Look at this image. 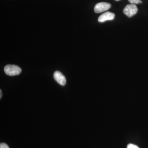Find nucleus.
<instances>
[{
    "label": "nucleus",
    "instance_id": "f257e3e1",
    "mask_svg": "<svg viewBox=\"0 0 148 148\" xmlns=\"http://www.w3.org/2000/svg\"><path fill=\"white\" fill-rule=\"evenodd\" d=\"M4 71L9 76H15L21 73V69L16 65H7L5 67Z\"/></svg>",
    "mask_w": 148,
    "mask_h": 148
},
{
    "label": "nucleus",
    "instance_id": "f03ea898",
    "mask_svg": "<svg viewBox=\"0 0 148 148\" xmlns=\"http://www.w3.org/2000/svg\"><path fill=\"white\" fill-rule=\"evenodd\" d=\"M138 11V9L135 4H130L127 5L123 9V12L128 17H131L135 15Z\"/></svg>",
    "mask_w": 148,
    "mask_h": 148
},
{
    "label": "nucleus",
    "instance_id": "423d86ee",
    "mask_svg": "<svg viewBox=\"0 0 148 148\" xmlns=\"http://www.w3.org/2000/svg\"><path fill=\"white\" fill-rule=\"evenodd\" d=\"M130 3H131V4H135L141 3L142 1L140 0H128Z\"/></svg>",
    "mask_w": 148,
    "mask_h": 148
},
{
    "label": "nucleus",
    "instance_id": "20e7f679",
    "mask_svg": "<svg viewBox=\"0 0 148 148\" xmlns=\"http://www.w3.org/2000/svg\"><path fill=\"white\" fill-rule=\"evenodd\" d=\"M53 78L56 81V82L62 86H64L66 84V77L61 72L58 71H56L53 74Z\"/></svg>",
    "mask_w": 148,
    "mask_h": 148
},
{
    "label": "nucleus",
    "instance_id": "39448f33",
    "mask_svg": "<svg viewBox=\"0 0 148 148\" xmlns=\"http://www.w3.org/2000/svg\"><path fill=\"white\" fill-rule=\"evenodd\" d=\"M114 17V14L110 12H108L101 14L98 18V21L100 22H105L106 21L113 20Z\"/></svg>",
    "mask_w": 148,
    "mask_h": 148
},
{
    "label": "nucleus",
    "instance_id": "6e6552de",
    "mask_svg": "<svg viewBox=\"0 0 148 148\" xmlns=\"http://www.w3.org/2000/svg\"><path fill=\"white\" fill-rule=\"evenodd\" d=\"M127 148H139L138 146L132 144H129L127 145Z\"/></svg>",
    "mask_w": 148,
    "mask_h": 148
},
{
    "label": "nucleus",
    "instance_id": "0eeeda50",
    "mask_svg": "<svg viewBox=\"0 0 148 148\" xmlns=\"http://www.w3.org/2000/svg\"><path fill=\"white\" fill-rule=\"evenodd\" d=\"M0 148H9V147L6 143H1L0 144Z\"/></svg>",
    "mask_w": 148,
    "mask_h": 148
},
{
    "label": "nucleus",
    "instance_id": "7ed1b4c3",
    "mask_svg": "<svg viewBox=\"0 0 148 148\" xmlns=\"http://www.w3.org/2000/svg\"><path fill=\"white\" fill-rule=\"evenodd\" d=\"M111 7V5L109 3L101 2L98 3L94 7L95 13H99L108 10Z\"/></svg>",
    "mask_w": 148,
    "mask_h": 148
},
{
    "label": "nucleus",
    "instance_id": "9d476101",
    "mask_svg": "<svg viewBox=\"0 0 148 148\" xmlns=\"http://www.w3.org/2000/svg\"><path fill=\"white\" fill-rule=\"evenodd\" d=\"M115 1H121V0H115Z\"/></svg>",
    "mask_w": 148,
    "mask_h": 148
},
{
    "label": "nucleus",
    "instance_id": "1a4fd4ad",
    "mask_svg": "<svg viewBox=\"0 0 148 148\" xmlns=\"http://www.w3.org/2000/svg\"><path fill=\"white\" fill-rule=\"evenodd\" d=\"M2 96V90H0V98H1Z\"/></svg>",
    "mask_w": 148,
    "mask_h": 148
}]
</instances>
